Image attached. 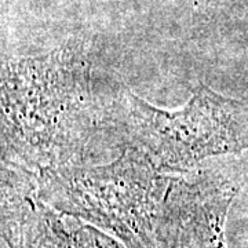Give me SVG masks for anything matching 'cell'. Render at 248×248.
Masks as SVG:
<instances>
[{
  "instance_id": "obj_1",
  "label": "cell",
  "mask_w": 248,
  "mask_h": 248,
  "mask_svg": "<svg viewBox=\"0 0 248 248\" xmlns=\"http://www.w3.org/2000/svg\"><path fill=\"white\" fill-rule=\"evenodd\" d=\"M91 61L69 40L1 68V163L39 172L79 164L98 128Z\"/></svg>"
},
{
  "instance_id": "obj_2",
  "label": "cell",
  "mask_w": 248,
  "mask_h": 248,
  "mask_svg": "<svg viewBox=\"0 0 248 248\" xmlns=\"http://www.w3.org/2000/svg\"><path fill=\"white\" fill-rule=\"evenodd\" d=\"M175 179L128 148L102 166L35 172L36 193L45 203L107 232L125 248H171Z\"/></svg>"
},
{
  "instance_id": "obj_3",
  "label": "cell",
  "mask_w": 248,
  "mask_h": 248,
  "mask_svg": "<svg viewBox=\"0 0 248 248\" xmlns=\"http://www.w3.org/2000/svg\"><path fill=\"white\" fill-rule=\"evenodd\" d=\"M119 125L127 148L163 172H185L202 160L248 149V104L199 84L182 109L153 107L123 95Z\"/></svg>"
},
{
  "instance_id": "obj_4",
  "label": "cell",
  "mask_w": 248,
  "mask_h": 248,
  "mask_svg": "<svg viewBox=\"0 0 248 248\" xmlns=\"http://www.w3.org/2000/svg\"><path fill=\"white\" fill-rule=\"evenodd\" d=\"M1 236L9 248H125L113 236L60 213L37 193L35 172L1 163Z\"/></svg>"
},
{
  "instance_id": "obj_5",
  "label": "cell",
  "mask_w": 248,
  "mask_h": 248,
  "mask_svg": "<svg viewBox=\"0 0 248 248\" xmlns=\"http://www.w3.org/2000/svg\"><path fill=\"white\" fill-rule=\"evenodd\" d=\"M240 185L221 175L177 177L171 248H228L225 222Z\"/></svg>"
}]
</instances>
